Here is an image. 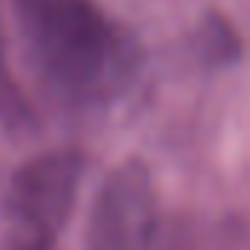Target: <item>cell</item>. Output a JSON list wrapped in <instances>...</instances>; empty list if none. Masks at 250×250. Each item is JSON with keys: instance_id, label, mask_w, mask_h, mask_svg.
<instances>
[{"instance_id": "cell-5", "label": "cell", "mask_w": 250, "mask_h": 250, "mask_svg": "<svg viewBox=\"0 0 250 250\" xmlns=\"http://www.w3.org/2000/svg\"><path fill=\"white\" fill-rule=\"evenodd\" d=\"M0 123L9 131H29L35 123V114L12 73L9 64V47H6V35H3V23H0Z\"/></svg>"}, {"instance_id": "cell-3", "label": "cell", "mask_w": 250, "mask_h": 250, "mask_svg": "<svg viewBox=\"0 0 250 250\" xmlns=\"http://www.w3.org/2000/svg\"><path fill=\"white\" fill-rule=\"evenodd\" d=\"M160 224L157 189L137 157L120 163L99 189L84 250H151Z\"/></svg>"}, {"instance_id": "cell-1", "label": "cell", "mask_w": 250, "mask_h": 250, "mask_svg": "<svg viewBox=\"0 0 250 250\" xmlns=\"http://www.w3.org/2000/svg\"><path fill=\"white\" fill-rule=\"evenodd\" d=\"M44 82L73 105L117 99L140 70V44L99 0H12Z\"/></svg>"}, {"instance_id": "cell-2", "label": "cell", "mask_w": 250, "mask_h": 250, "mask_svg": "<svg viewBox=\"0 0 250 250\" xmlns=\"http://www.w3.org/2000/svg\"><path fill=\"white\" fill-rule=\"evenodd\" d=\"M87 160L76 148L44 151L9 181L3 218L9 250H53L76 209Z\"/></svg>"}, {"instance_id": "cell-4", "label": "cell", "mask_w": 250, "mask_h": 250, "mask_svg": "<svg viewBox=\"0 0 250 250\" xmlns=\"http://www.w3.org/2000/svg\"><path fill=\"white\" fill-rule=\"evenodd\" d=\"M192 47H195V56L201 62L207 67H215V70L236 64L245 53L239 29L218 9H207L198 18V23L192 29Z\"/></svg>"}]
</instances>
